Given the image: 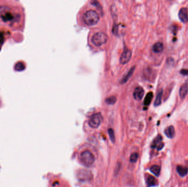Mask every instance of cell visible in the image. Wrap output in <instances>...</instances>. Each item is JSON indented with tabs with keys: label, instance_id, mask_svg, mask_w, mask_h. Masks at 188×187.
<instances>
[{
	"label": "cell",
	"instance_id": "obj_14",
	"mask_svg": "<svg viewBox=\"0 0 188 187\" xmlns=\"http://www.w3.org/2000/svg\"><path fill=\"white\" fill-rule=\"evenodd\" d=\"M152 50H154L155 53H159L162 52V50H163V43L160 42H156L153 46Z\"/></svg>",
	"mask_w": 188,
	"mask_h": 187
},
{
	"label": "cell",
	"instance_id": "obj_11",
	"mask_svg": "<svg viewBox=\"0 0 188 187\" xmlns=\"http://www.w3.org/2000/svg\"><path fill=\"white\" fill-rule=\"evenodd\" d=\"M146 184L148 187H155L157 185L156 179L154 177L150 175H147L146 177Z\"/></svg>",
	"mask_w": 188,
	"mask_h": 187
},
{
	"label": "cell",
	"instance_id": "obj_6",
	"mask_svg": "<svg viewBox=\"0 0 188 187\" xmlns=\"http://www.w3.org/2000/svg\"><path fill=\"white\" fill-rule=\"evenodd\" d=\"M78 179L81 182L90 181L92 178V174L90 171L86 170H81L77 174Z\"/></svg>",
	"mask_w": 188,
	"mask_h": 187
},
{
	"label": "cell",
	"instance_id": "obj_4",
	"mask_svg": "<svg viewBox=\"0 0 188 187\" xmlns=\"http://www.w3.org/2000/svg\"><path fill=\"white\" fill-rule=\"evenodd\" d=\"M108 40V36L103 32H97L92 36V41L96 46H100L106 43Z\"/></svg>",
	"mask_w": 188,
	"mask_h": 187
},
{
	"label": "cell",
	"instance_id": "obj_16",
	"mask_svg": "<svg viewBox=\"0 0 188 187\" xmlns=\"http://www.w3.org/2000/svg\"><path fill=\"white\" fill-rule=\"evenodd\" d=\"M162 94H163V90L161 89L159 91L158 93L156 95V99L155 101L154 105L155 106H159L161 103L162 100Z\"/></svg>",
	"mask_w": 188,
	"mask_h": 187
},
{
	"label": "cell",
	"instance_id": "obj_18",
	"mask_svg": "<svg viewBox=\"0 0 188 187\" xmlns=\"http://www.w3.org/2000/svg\"><path fill=\"white\" fill-rule=\"evenodd\" d=\"M152 97H153V93L151 92L148 93L146 95L145 99H144V105L146 106H149V104L151 103V102Z\"/></svg>",
	"mask_w": 188,
	"mask_h": 187
},
{
	"label": "cell",
	"instance_id": "obj_21",
	"mask_svg": "<svg viewBox=\"0 0 188 187\" xmlns=\"http://www.w3.org/2000/svg\"><path fill=\"white\" fill-rule=\"evenodd\" d=\"M138 153H134L131 154V156H130V161L131 163H135V162H136V161L138 160Z\"/></svg>",
	"mask_w": 188,
	"mask_h": 187
},
{
	"label": "cell",
	"instance_id": "obj_15",
	"mask_svg": "<svg viewBox=\"0 0 188 187\" xmlns=\"http://www.w3.org/2000/svg\"><path fill=\"white\" fill-rule=\"evenodd\" d=\"M177 171L178 174H179V176L181 177L186 176L188 174V169L184 166H178L177 167Z\"/></svg>",
	"mask_w": 188,
	"mask_h": 187
},
{
	"label": "cell",
	"instance_id": "obj_1",
	"mask_svg": "<svg viewBox=\"0 0 188 187\" xmlns=\"http://www.w3.org/2000/svg\"><path fill=\"white\" fill-rule=\"evenodd\" d=\"M24 8L17 1H0V24L14 30H23Z\"/></svg>",
	"mask_w": 188,
	"mask_h": 187
},
{
	"label": "cell",
	"instance_id": "obj_3",
	"mask_svg": "<svg viewBox=\"0 0 188 187\" xmlns=\"http://www.w3.org/2000/svg\"><path fill=\"white\" fill-rule=\"evenodd\" d=\"M80 160L81 163L87 167L92 166L95 161V156L89 150L84 151L80 154Z\"/></svg>",
	"mask_w": 188,
	"mask_h": 187
},
{
	"label": "cell",
	"instance_id": "obj_24",
	"mask_svg": "<svg viewBox=\"0 0 188 187\" xmlns=\"http://www.w3.org/2000/svg\"><path fill=\"white\" fill-rule=\"evenodd\" d=\"M180 73L183 74V75H188V70L186 69L182 70V71H180Z\"/></svg>",
	"mask_w": 188,
	"mask_h": 187
},
{
	"label": "cell",
	"instance_id": "obj_20",
	"mask_svg": "<svg viewBox=\"0 0 188 187\" xmlns=\"http://www.w3.org/2000/svg\"><path fill=\"white\" fill-rule=\"evenodd\" d=\"M106 103L108 104H114L117 101V98L115 96H111L110 97L107 98L106 99Z\"/></svg>",
	"mask_w": 188,
	"mask_h": 187
},
{
	"label": "cell",
	"instance_id": "obj_19",
	"mask_svg": "<svg viewBox=\"0 0 188 187\" xmlns=\"http://www.w3.org/2000/svg\"><path fill=\"white\" fill-rule=\"evenodd\" d=\"M162 140V137H161V135L158 136L156 137V138L155 140L152 143V148H155L156 147L157 145L158 146L159 144L161 143V142Z\"/></svg>",
	"mask_w": 188,
	"mask_h": 187
},
{
	"label": "cell",
	"instance_id": "obj_23",
	"mask_svg": "<svg viewBox=\"0 0 188 187\" xmlns=\"http://www.w3.org/2000/svg\"><path fill=\"white\" fill-rule=\"evenodd\" d=\"M5 35L2 32H0V50L3 45V42H5Z\"/></svg>",
	"mask_w": 188,
	"mask_h": 187
},
{
	"label": "cell",
	"instance_id": "obj_13",
	"mask_svg": "<svg viewBox=\"0 0 188 187\" xmlns=\"http://www.w3.org/2000/svg\"><path fill=\"white\" fill-rule=\"evenodd\" d=\"M188 92V87L187 84H183L180 87L179 90V95L182 99L186 97V95H187Z\"/></svg>",
	"mask_w": 188,
	"mask_h": 187
},
{
	"label": "cell",
	"instance_id": "obj_17",
	"mask_svg": "<svg viewBox=\"0 0 188 187\" xmlns=\"http://www.w3.org/2000/svg\"><path fill=\"white\" fill-rule=\"evenodd\" d=\"M150 171L151 172L152 174H154L155 176H159L161 172V168L158 165H153L150 168Z\"/></svg>",
	"mask_w": 188,
	"mask_h": 187
},
{
	"label": "cell",
	"instance_id": "obj_10",
	"mask_svg": "<svg viewBox=\"0 0 188 187\" xmlns=\"http://www.w3.org/2000/svg\"><path fill=\"white\" fill-rule=\"evenodd\" d=\"M166 136L169 138H173L175 135V129L173 126H170L167 127L165 130Z\"/></svg>",
	"mask_w": 188,
	"mask_h": 187
},
{
	"label": "cell",
	"instance_id": "obj_9",
	"mask_svg": "<svg viewBox=\"0 0 188 187\" xmlns=\"http://www.w3.org/2000/svg\"><path fill=\"white\" fill-rule=\"evenodd\" d=\"M179 18L183 23H186L188 21V10L186 8H182L179 11Z\"/></svg>",
	"mask_w": 188,
	"mask_h": 187
},
{
	"label": "cell",
	"instance_id": "obj_22",
	"mask_svg": "<svg viewBox=\"0 0 188 187\" xmlns=\"http://www.w3.org/2000/svg\"><path fill=\"white\" fill-rule=\"evenodd\" d=\"M108 134L110 137V139L112 140L113 143H115V132L113 131V129H109L108 130Z\"/></svg>",
	"mask_w": 188,
	"mask_h": 187
},
{
	"label": "cell",
	"instance_id": "obj_5",
	"mask_svg": "<svg viewBox=\"0 0 188 187\" xmlns=\"http://www.w3.org/2000/svg\"><path fill=\"white\" fill-rule=\"evenodd\" d=\"M102 120V115L100 113L95 114L89 119V124L92 128L96 129L99 126Z\"/></svg>",
	"mask_w": 188,
	"mask_h": 187
},
{
	"label": "cell",
	"instance_id": "obj_7",
	"mask_svg": "<svg viewBox=\"0 0 188 187\" xmlns=\"http://www.w3.org/2000/svg\"><path fill=\"white\" fill-rule=\"evenodd\" d=\"M131 57V52L128 49H125L120 55L119 59L120 63L122 64L127 63L128 62L130 61Z\"/></svg>",
	"mask_w": 188,
	"mask_h": 187
},
{
	"label": "cell",
	"instance_id": "obj_8",
	"mask_svg": "<svg viewBox=\"0 0 188 187\" xmlns=\"http://www.w3.org/2000/svg\"><path fill=\"white\" fill-rule=\"evenodd\" d=\"M144 90L143 88L141 87H136L135 89L134 90L133 93L134 98L136 100H141L143 97H144Z\"/></svg>",
	"mask_w": 188,
	"mask_h": 187
},
{
	"label": "cell",
	"instance_id": "obj_2",
	"mask_svg": "<svg viewBox=\"0 0 188 187\" xmlns=\"http://www.w3.org/2000/svg\"><path fill=\"white\" fill-rule=\"evenodd\" d=\"M83 20L84 22L88 25H94L99 21V14L96 11L92 9L89 10L83 14Z\"/></svg>",
	"mask_w": 188,
	"mask_h": 187
},
{
	"label": "cell",
	"instance_id": "obj_12",
	"mask_svg": "<svg viewBox=\"0 0 188 187\" xmlns=\"http://www.w3.org/2000/svg\"><path fill=\"white\" fill-rule=\"evenodd\" d=\"M135 66L132 67V68L128 71V73L125 74V75H124L123 78H122V79L121 80V81H120V83L121 84H125V82L127 81L129 79V78H130L131 76L132 75V74H133L134 70H135Z\"/></svg>",
	"mask_w": 188,
	"mask_h": 187
}]
</instances>
